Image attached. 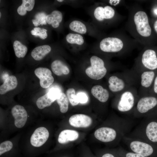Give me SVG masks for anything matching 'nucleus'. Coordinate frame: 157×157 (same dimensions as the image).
<instances>
[{
    "label": "nucleus",
    "mask_w": 157,
    "mask_h": 157,
    "mask_svg": "<svg viewBox=\"0 0 157 157\" xmlns=\"http://www.w3.org/2000/svg\"><path fill=\"white\" fill-rule=\"evenodd\" d=\"M131 129L130 123L128 121L116 128L104 126L95 131V138L103 142L107 143L117 140L118 141L123 139Z\"/></svg>",
    "instance_id": "obj_1"
},
{
    "label": "nucleus",
    "mask_w": 157,
    "mask_h": 157,
    "mask_svg": "<svg viewBox=\"0 0 157 157\" xmlns=\"http://www.w3.org/2000/svg\"><path fill=\"white\" fill-rule=\"evenodd\" d=\"M149 118L128 137L139 139L157 146V119Z\"/></svg>",
    "instance_id": "obj_2"
},
{
    "label": "nucleus",
    "mask_w": 157,
    "mask_h": 157,
    "mask_svg": "<svg viewBox=\"0 0 157 157\" xmlns=\"http://www.w3.org/2000/svg\"><path fill=\"white\" fill-rule=\"evenodd\" d=\"M136 117L148 118L157 116V96L147 95L140 97L133 112Z\"/></svg>",
    "instance_id": "obj_3"
},
{
    "label": "nucleus",
    "mask_w": 157,
    "mask_h": 157,
    "mask_svg": "<svg viewBox=\"0 0 157 157\" xmlns=\"http://www.w3.org/2000/svg\"><path fill=\"white\" fill-rule=\"evenodd\" d=\"M138 76L135 71L120 73L119 75H113L108 79V87L112 92L118 94L129 88L133 86Z\"/></svg>",
    "instance_id": "obj_4"
},
{
    "label": "nucleus",
    "mask_w": 157,
    "mask_h": 157,
    "mask_svg": "<svg viewBox=\"0 0 157 157\" xmlns=\"http://www.w3.org/2000/svg\"><path fill=\"white\" fill-rule=\"evenodd\" d=\"M118 95L116 104L118 111L123 113H133L140 97L136 88L131 87Z\"/></svg>",
    "instance_id": "obj_5"
},
{
    "label": "nucleus",
    "mask_w": 157,
    "mask_h": 157,
    "mask_svg": "<svg viewBox=\"0 0 157 157\" xmlns=\"http://www.w3.org/2000/svg\"><path fill=\"white\" fill-rule=\"evenodd\" d=\"M123 139L131 151L145 157H157V146L139 139L125 136Z\"/></svg>",
    "instance_id": "obj_6"
},
{
    "label": "nucleus",
    "mask_w": 157,
    "mask_h": 157,
    "mask_svg": "<svg viewBox=\"0 0 157 157\" xmlns=\"http://www.w3.org/2000/svg\"><path fill=\"white\" fill-rule=\"evenodd\" d=\"M90 60L91 66L85 70L86 74L94 80H99L103 78L107 72L104 61L96 56L91 57Z\"/></svg>",
    "instance_id": "obj_7"
},
{
    "label": "nucleus",
    "mask_w": 157,
    "mask_h": 157,
    "mask_svg": "<svg viewBox=\"0 0 157 157\" xmlns=\"http://www.w3.org/2000/svg\"><path fill=\"white\" fill-rule=\"evenodd\" d=\"M157 74V70H145L137 74L140 85L139 97L148 94Z\"/></svg>",
    "instance_id": "obj_8"
},
{
    "label": "nucleus",
    "mask_w": 157,
    "mask_h": 157,
    "mask_svg": "<svg viewBox=\"0 0 157 157\" xmlns=\"http://www.w3.org/2000/svg\"><path fill=\"white\" fill-rule=\"evenodd\" d=\"M134 20L137 31L141 36H149L151 34V29L149 24L148 16L143 11H138L134 15Z\"/></svg>",
    "instance_id": "obj_9"
},
{
    "label": "nucleus",
    "mask_w": 157,
    "mask_h": 157,
    "mask_svg": "<svg viewBox=\"0 0 157 157\" xmlns=\"http://www.w3.org/2000/svg\"><path fill=\"white\" fill-rule=\"evenodd\" d=\"M141 61L142 68L137 74L145 70H157V55L154 50H145L142 54Z\"/></svg>",
    "instance_id": "obj_10"
},
{
    "label": "nucleus",
    "mask_w": 157,
    "mask_h": 157,
    "mask_svg": "<svg viewBox=\"0 0 157 157\" xmlns=\"http://www.w3.org/2000/svg\"><path fill=\"white\" fill-rule=\"evenodd\" d=\"M123 43L119 39L114 37L104 38L100 42V48L101 50L106 52H117L123 48Z\"/></svg>",
    "instance_id": "obj_11"
},
{
    "label": "nucleus",
    "mask_w": 157,
    "mask_h": 157,
    "mask_svg": "<svg viewBox=\"0 0 157 157\" xmlns=\"http://www.w3.org/2000/svg\"><path fill=\"white\" fill-rule=\"evenodd\" d=\"M49 136V133L46 128L38 127L35 130L31 136V143L35 147H40L46 142Z\"/></svg>",
    "instance_id": "obj_12"
},
{
    "label": "nucleus",
    "mask_w": 157,
    "mask_h": 157,
    "mask_svg": "<svg viewBox=\"0 0 157 157\" xmlns=\"http://www.w3.org/2000/svg\"><path fill=\"white\" fill-rule=\"evenodd\" d=\"M34 73L40 80V86L44 88H48L53 83L54 79L51 71L48 68L40 67L35 69Z\"/></svg>",
    "instance_id": "obj_13"
},
{
    "label": "nucleus",
    "mask_w": 157,
    "mask_h": 157,
    "mask_svg": "<svg viewBox=\"0 0 157 157\" xmlns=\"http://www.w3.org/2000/svg\"><path fill=\"white\" fill-rule=\"evenodd\" d=\"M11 113L15 119V126L19 128L23 127L26 122L28 116L24 107L19 105L15 106L11 110Z\"/></svg>",
    "instance_id": "obj_14"
},
{
    "label": "nucleus",
    "mask_w": 157,
    "mask_h": 157,
    "mask_svg": "<svg viewBox=\"0 0 157 157\" xmlns=\"http://www.w3.org/2000/svg\"><path fill=\"white\" fill-rule=\"evenodd\" d=\"M70 125L76 128H85L90 126L92 119L89 116L83 114H77L70 117L69 119Z\"/></svg>",
    "instance_id": "obj_15"
},
{
    "label": "nucleus",
    "mask_w": 157,
    "mask_h": 157,
    "mask_svg": "<svg viewBox=\"0 0 157 157\" xmlns=\"http://www.w3.org/2000/svg\"><path fill=\"white\" fill-rule=\"evenodd\" d=\"M114 9L111 6H107L103 8L99 6L96 8L94 12L95 18L99 21L104 19H110L113 18L115 15Z\"/></svg>",
    "instance_id": "obj_16"
},
{
    "label": "nucleus",
    "mask_w": 157,
    "mask_h": 157,
    "mask_svg": "<svg viewBox=\"0 0 157 157\" xmlns=\"http://www.w3.org/2000/svg\"><path fill=\"white\" fill-rule=\"evenodd\" d=\"M91 92L92 94L101 102L105 103L109 99L108 91L100 85H96L93 86L91 89Z\"/></svg>",
    "instance_id": "obj_17"
},
{
    "label": "nucleus",
    "mask_w": 157,
    "mask_h": 157,
    "mask_svg": "<svg viewBox=\"0 0 157 157\" xmlns=\"http://www.w3.org/2000/svg\"><path fill=\"white\" fill-rule=\"evenodd\" d=\"M78 137L79 133L77 131L71 130H65L60 133L58 141L60 144H65L77 140Z\"/></svg>",
    "instance_id": "obj_18"
},
{
    "label": "nucleus",
    "mask_w": 157,
    "mask_h": 157,
    "mask_svg": "<svg viewBox=\"0 0 157 157\" xmlns=\"http://www.w3.org/2000/svg\"><path fill=\"white\" fill-rule=\"evenodd\" d=\"M17 85L16 77L12 75L8 76L0 86V94H4L7 92L15 88Z\"/></svg>",
    "instance_id": "obj_19"
},
{
    "label": "nucleus",
    "mask_w": 157,
    "mask_h": 157,
    "mask_svg": "<svg viewBox=\"0 0 157 157\" xmlns=\"http://www.w3.org/2000/svg\"><path fill=\"white\" fill-rule=\"evenodd\" d=\"M51 50V47L48 45L40 46L34 49L31 54L34 59L39 61L42 60Z\"/></svg>",
    "instance_id": "obj_20"
},
{
    "label": "nucleus",
    "mask_w": 157,
    "mask_h": 157,
    "mask_svg": "<svg viewBox=\"0 0 157 157\" xmlns=\"http://www.w3.org/2000/svg\"><path fill=\"white\" fill-rule=\"evenodd\" d=\"M51 68L53 73L58 76L67 75L69 72L68 67L59 60H56L52 63Z\"/></svg>",
    "instance_id": "obj_21"
},
{
    "label": "nucleus",
    "mask_w": 157,
    "mask_h": 157,
    "mask_svg": "<svg viewBox=\"0 0 157 157\" xmlns=\"http://www.w3.org/2000/svg\"><path fill=\"white\" fill-rule=\"evenodd\" d=\"M63 19L62 13L58 10L53 11L50 14L47 15L46 20L47 23L51 24L54 28H57L59 26Z\"/></svg>",
    "instance_id": "obj_22"
},
{
    "label": "nucleus",
    "mask_w": 157,
    "mask_h": 157,
    "mask_svg": "<svg viewBox=\"0 0 157 157\" xmlns=\"http://www.w3.org/2000/svg\"><path fill=\"white\" fill-rule=\"evenodd\" d=\"M13 47L16 56L18 58H24L27 53V48L18 40L14 41Z\"/></svg>",
    "instance_id": "obj_23"
},
{
    "label": "nucleus",
    "mask_w": 157,
    "mask_h": 157,
    "mask_svg": "<svg viewBox=\"0 0 157 157\" xmlns=\"http://www.w3.org/2000/svg\"><path fill=\"white\" fill-rule=\"evenodd\" d=\"M56 100L59 106L60 112L66 113L68 110L69 104L68 100L66 94L61 92Z\"/></svg>",
    "instance_id": "obj_24"
},
{
    "label": "nucleus",
    "mask_w": 157,
    "mask_h": 157,
    "mask_svg": "<svg viewBox=\"0 0 157 157\" xmlns=\"http://www.w3.org/2000/svg\"><path fill=\"white\" fill-rule=\"evenodd\" d=\"M69 28L72 31L82 34H85L87 32V28L85 24L78 20H74L71 22L69 25Z\"/></svg>",
    "instance_id": "obj_25"
},
{
    "label": "nucleus",
    "mask_w": 157,
    "mask_h": 157,
    "mask_svg": "<svg viewBox=\"0 0 157 157\" xmlns=\"http://www.w3.org/2000/svg\"><path fill=\"white\" fill-rule=\"evenodd\" d=\"M54 101L48 97L47 93L37 100L36 104L39 108L42 109L46 107L50 106Z\"/></svg>",
    "instance_id": "obj_26"
},
{
    "label": "nucleus",
    "mask_w": 157,
    "mask_h": 157,
    "mask_svg": "<svg viewBox=\"0 0 157 157\" xmlns=\"http://www.w3.org/2000/svg\"><path fill=\"white\" fill-rule=\"evenodd\" d=\"M66 39L70 44L80 45L82 44L84 42L83 37L78 34L69 33L66 36Z\"/></svg>",
    "instance_id": "obj_27"
},
{
    "label": "nucleus",
    "mask_w": 157,
    "mask_h": 157,
    "mask_svg": "<svg viewBox=\"0 0 157 157\" xmlns=\"http://www.w3.org/2000/svg\"><path fill=\"white\" fill-rule=\"evenodd\" d=\"M47 15L44 13H40L37 14L35 16V19H33L32 21L33 24L35 27L40 25L47 24L46 17Z\"/></svg>",
    "instance_id": "obj_28"
},
{
    "label": "nucleus",
    "mask_w": 157,
    "mask_h": 157,
    "mask_svg": "<svg viewBox=\"0 0 157 157\" xmlns=\"http://www.w3.org/2000/svg\"><path fill=\"white\" fill-rule=\"evenodd\" d=\"M66 94L72 106L77 105L79 103L77 99L75 90L73 88L68 89L66 91Z\"/></svg>",
    "instance_id": "obj_29"
},
{
    "label": "nucleus",
    "mask_w": 157,
    "mask_h": 157,
    "mask_svg": "<svg viewBox=\"0 0 157 157\" xmlns=\"http://www.w3.org/2000/svg\"><path fill=\"white\" fill-rule=\"evenodd\" d=\"M13 144L10 141H6L0 144V156L3 155L10 151L13 148Z\"/></svg>",
    "instance_id": "obj_30"
},
{
    "label": "nucleus",
    "mask_w": 157,
    "mask_h": 157,
    "mask_svg": "<svg viewBox=\"0 0 157 157\" xmlns=\"http://www.w3.org/2000/svg\"><path fill=\"white\" fill-rule=\"evenodd\" d=\"M47 30L45 29L35 27L31 31V33L32 35L35 36L39 37L41 39L44 40L47 37Z\"/></svg>",
    "instance_id": "obj_31"
},
{
    "label": "nucleus",
    "mask_w": 157,
    "mask_h": 157,
    "mask_svg": "<svg viewBox=\"0 0 157 157\" xmlns=\"http://www.w3.org/2000/svg\"><path fill=\"white\" fill-rule=\"evenodd\" d=\"M119 155L122 157H145L139 154L131 151H128L122 149L117 151Z\"/></svg>",
    "instance_id": "obj_32"
},
{
    "label": "nucleus",
    "mask_w": 157,
    "mask_h": 157,
    "mask_svg": "<svg viewBox=\"0 0 157 157\" xmlns=\"http://www.w3.org/2000/svg\"><path fill=\"white\" fill-rule=\"evenodd\" d=\"M61 93L59 89L56 88H52L47 92L48 97L54 101L56 100Z\"/></svg>",
    "instance_id": "obj_33"
},
{
    "label": "nucleus",
    "mask_w": 157,
    "mask_h": 157,
    "mask_svg": "<svg viewBox=\"0 0 157 157\" xmlns=\"http://www.w3.org/2000/svg\"><path fill=\"white\" fill-rule=\"evenodd\" d=\"M35 3L34 0H22V4L24 6L26 10L31 11L33 8Z\"/></svg>",
    "instance_id": "obj_34"
},
{
    "label": "nucleus",
    "mask_w": 157,
    "mask_h": 157,
    "mask_svg": "<svg viewBox=\"0 0 157 157\" xmlns=\"http://www.w3.org/2000/svg\"><path fill=\"white\" fill-rule=\"evenodd\" d=\"M77 98L79 103L82 104L86 103L88 101V98L86 94L83 92H79L76 94Z\"/></svg>",
    "instance_id": "obj_35"
},
{
    "label": "nucleus",
    "mask_w": 157,
    "mask_h": 157,
    "mask_svg": "<svg viewBox=\"0 0 157 157\" xmlns=\"http://www.w3.org/2000/svg\"><path fill=\"white\" fill-rule=\"evenodd\" d=\"M148 95L157 96V74L155 78L152 85Z\"/></svg>",
    "instance_id": "obj_36"
},
{
    "label": "nucleus",
    "mask_w": 157,
    "mask_h": 157,
    "mask_svg": "<svg viewBox=\"0 0 157 157\" xmlns=\"http://www.w3.org/2000/svg\"><path fill=\"white\" fill-rule=\"evenodd\" d=\"M101 157H119L117 151L115 152H106L101 155Z\"/></svg>",
    "instance_id": "obj_37"
},
{
    "label": "nucleus",
    "mask_w": 157,
    "mask_h": 157,
    "mask_svg": "<svg viewBox=\"0 0 157 157\" xmlns=\"http://www.w3.org/2000/svg\"><path fill=\"white\" fill-rule=\"evenodd\" d=\"M17 12L19 15L23 16L26 14L27 10L24 6L21 4L17 8Z\"/></svg>",
    "instance_id": "obj_38"
},
{
    "label": "nucleus",
    "mask_w": 157,
    "mask_h": 157,
    "mask_svg": "<svg viewBox=\"0 0 157 157\" xmlns=\"http://www.w3.org/2000/svg\"><path fill=\"white\" fill-rule=\"evenodd\" d=\"M154 29L157 33V20L154 22Z\"/></svg>",
    "instance_id": "obj_39"
},
{
    "label": "nucleus",
    "mask_w": 157,
    "mask_h": 157,
    "mask_svg": "<svg viewBox=\"0 0 157 157\" xmlns=\"http://www.w3.org/2000/svg\"><path fill=\"white\" fill-rule=\"evenodd\" d=\"M154 13L156 15H157V8L155 9L154 10Z\"/></svg>",
    "instance_id": "obj_40"
},
{
    "label": "nucleus",
    "mask_w": 157,
    "mask_h": 157,
    "mask_svg": "<svg viewBox=\"0 0 157 157\" xmlns=\"http://www.w3.org/2000/svg\"><path fill=\"white\" fill-rule=\"evenodd\" d=\"M57 1H58V2H62L63 1V0H58Z\"/></svg>",
    "instance_id": "obj_41"
},
{
    "label": "nucleus",
    "mask_w": 157,
    "mask_h": 157,
    "mask_svg": "<svg viewBox=\"0 0 157 157\" xmlns=\"http://www.w3.org/2000/svg\"><path fill=\"white\" fill-rule=\"evenodd\" d=\"M1 13L0 12V17L1 18Z\"/></svg>",
    "instance_id": "obj_42"
},
{
    "label": "nucleus",
    "mask_w": 157,
    "mask_h": 157,
    "mask_svg": "<svg viewBox=\"0 0 157 157\" xmlns=\"http://www.w3.org/2000/svg\"><path fill=\"white\" fill-rule=\"evenodd\" d=\"M60 157H69L67 156H62Z\"/></svg>",
    "instance_id": "obj_43"
},
{
    "label": "nucleus",
    "mask_w": 157,
    "mask_h": 157,
    "mask_svg": "<svg viewBox=\"0 0 157 157\" xmlns=\"http://www.w3.org/2000/svg\"><path fill=\"white\" fill-rule=\"evenodd\" d=\"M119 157H122L119 156Z\"/></svg>",
    "instance_id": "obj_44"
}]
</instances>
